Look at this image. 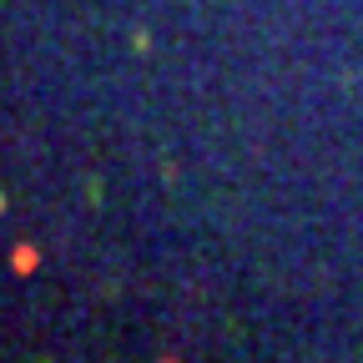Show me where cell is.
<instances>
[{"label": "cell", "instance_id": "obj_1", "mask_svg": "<svg viewBox=\"0 0 363 363\" xmlns=\"http://www.w3.org/2000/svg\"><path fill=\"white\" fill-rule=\"evenodd\" d=\"M0 212H6V192H0Z\"/></svg>", "mask_w": 363, "mask_h": 363}]
</instances>
